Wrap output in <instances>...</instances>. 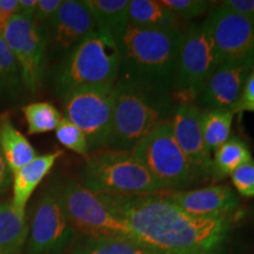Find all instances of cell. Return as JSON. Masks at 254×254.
<instances>
[{"label":"cell","instance_id":"6da1fadb","mask_svg":"<svg viewBox=\"0 0 254 254\" xmlns=\"http://www.w3.org/2000/svg\"><path fill=\"white\" fill-rule=\"evenodd\" d=\"M103 196L136 241L163 254H220L231 230L230 215L195 217L163 193Z\"/></svg>","mask_w":254,"mask_h":254},{"label":"cell","instance_id":"7a4b0ae2","mask_svg":"<svg viewBox=\"0 0 254 254\" xmlns=\"http://www.w3.org/2000/svg\"><path fill=\"white\" fill-rule=\"evenodd\" d=\"M183 33L182 30H152L129 24L118 41L117 82L173 97Z\"/></svg>","mask_w":254,"mask_h":254},{"label":"cell","instance_id":"3957f363","mask_svg":"<svg viewBox=\"0 0 254 254\" xmlns=\"http://www.w3.org/2000/svg\"><path fill=\"white\" fill-rule=\"evenodd\" d=\"M120 56L117 43L95 31L67 53L53 67V92L63 98L88 87L116 86Z\"/></svg>","mask_w":254,"mask_h":254},{"label":"cell","instance_id":"277c9868","mask_svg":"<svg viewBox=\"0 0 254 254\" xmlns=\"http://www.w3.org/2000/svg\"><path fill=\"white\" fill-rule=\"evenodd\" d=\"M173 97L117 82L114 101L112 150L131 152L173 112Z\"/></svg>","mask_w":254,"mask_h":254},{"label":"cell","instance_id":"5b68a950","mask_svg":"<svg viewBox=\"0 0 254 254\" xmlns=\"http://www.w3.org/2000/svg\"><path fill=\"white\" fill-rule=\"evenodd\" d=\"M81 184L109 195H141L163 193L151 173L132 152L112 148L87 155L81 170Z\"/></svg>","mask_w":254,"mask_h":254},{"label":"cell","instance_id":"8992f818","mask_svg":"<svg viewBox=\"0 0 254 254\" xmlns=\"http://www.w3.org/2000/svg\"><path fill=\"white\" fill-rule=\"evenodd\" d=\"M163 192L186 190L202 178L178 145L170 119L148 133L131 151Z\"/></svg>","mask_w":254,"mask_h":254},{"label":"cell","instance_id":"52a82bcc","mask_svg":"<svg viewBox=\"0 0 254 254\" xmlns=\"http://www.w3.org/2000/svg\"><path fill=\"white\" fill-rule=\"evenodd\" d=\"M53 189L62 200L73 231L81 237L134 239L126 222L111 208L103 194L88 190L75 180H66Z\"/></svg>","mask_w":254,"mask_h":254},{"label":"cell","instance_id":"ba28073f","mask_svg":"<svg viewBox=\"0 0 254 254\" xmlns=\"http://www.w3.org/2000/svg\"><path fill=\"white\" fill-rule=\"evenodd\" d=\"M220 64L211 33L202 23L184 31L178 55L173 99L194 103L200 91Z\"/></svg>","mask_w":254,"mask_h":254},{"label":"cell","instance_id":"9c48e42d","mask_svg":"<svg viewBox=\"0 0 254 254\" xmlns=\"http://www.w3.org/2000/svg\"><path fill=\"white\" fill-rule=\"evenodd\" d=\"M64 118L78 126L86 136L90 153L110 147L116 86L88 87L64 95Z\"/></svg>","mask_w":254,"mask_h":254},{"label":"cell","instance_id":"30bf717a","mask_svg":"<svg viewBox=\"0 0 254 254\" xmlns=\"http://www.w3.org/2000/svg\"><path fill=\"white\" fill-rule=\"evenodd\" d=\"M1 37L20 67L25 90L36 94L45 73L46 30L33 18L14 14L6 24Z\"/></svg>","mask_w":254,"mask_h":254},{"label":"cell","instance_id":"8fae6325","mask_svg":"<svg viewBox=\"0 0 254 254\" xmlns=\"http://www.w3.org/2000/svg\"><path fill=\"white\" fill-rule=\"evenodd\" d=\"M73 234L62 200L52 187L41 195L28 225L27 254H60Z\"/></svg>","mask_w":254,"mask_h":254},{"label":"cell","instance_id":"7c38bea8","mask_svg":"<svg viewBox=\"0 0 254 254\" xmlns=\"http://www.w3.org/2000/svg\"><path fill=\"white\" fill-rule=\"evenodd\" d=\"M204 24L211 33L220 63L254 60V19L220 4L209 12Z\"/></svg>","mask_w":254,"mask_h":254},{"label":"cell","instance_id":"4fadbf2b","mask_svg":"<svg viewBox=\"0 0 254 254\" xmlns=\"http://www.w3.org/2000/svg\"><path fill=\"white\" fill-rule=\"evenodd\" d=\"M97 31L85 0H65L46 27L47 55L62 59Z\"/></svg>","mask_w":254,"mask_h":254},{"label":"cell","instance_id":"5bb4252c","mask_svg":"<svg viewBox=\"0 0 254 254\" xmlns=\"http://www.w3.org/2000/svg\"><path fill=\"white\" fill-rule=\"evenodd\" d=\"M201 109L195 103H178L171 114L173 135L202 180L211 179L212 153L206 146L200 127Z\"/></svg>","mask_w":254,"mask_h":254},{"label":"cell","instance_id":"9a60e30c","mask_svg":"<svg viewBox=\"0 0 254 254\" xmlns=\"http://www.w3.org/2000/svg\"><path fill=\"white\" fill-rule=\"evenodd\" d=\"M253 67L254 60L219 64L200 91V104L206 109L233 111Z\"/></svg>","mask_w":254,"mask_h":254},{"label":"cell","instance_id":"2e32d148","mask_svg":"<svg viewBox=\"0 0 254 254\" xmlns=\"http://www.w3.org/2000/svg\"><path fill=\"white\" fill-rule=\"evenodd\" d=\"M163 195L195 217H224L230 215L239 206L237 193L230 186L221 184L196 190L163 192Z\"/></svg>","mask_w":254,"mask_h":254},{"label":"cell","instance_id":"e0dca14e","mask_svg":"<svg viewBox=\"0 0 254 254\" xmlns=\"http://www.w3.org/2000/svg\"><path fill=\"white\" fill-rule=\"evenodd\" d=\"M63 151L38 155L31 163L12 173V205L21 215H26V205L44 178L51 172Z\"/></svg>","mask_w":254,"mask_h":254},{"label":"cell","instance_id":"ac0fdd59","mask_svg":"<svg viewBox=\"0 0 254 254\" xmlns=\"http://www.w3.org/2000/svg\"><path fill=\"white\" fill-rule=\"evenodd\" d=\"M93 15L97 31L117 43L129 25V0H85Z\"/></svg>","mask_w":254,"mask_h":254},{"label":"cell","instance_id":"d6986e66","mask_svg":"<svg viewBox=\"0 0 254 254\" xmlns=\"http://www.w3.org/2000/svg\"><path fill=\"white\" fill-rule=\"evenodd\" d=\"M0 151L12 173L38 157L33 146L15 128L7 114L0 117Z\"/></svg>","mask_w":254,"mask_h":254},{"label":"cell","instance_id":"ffe728a7","mask_svg":"<svg viewBox=\"0 0 254 254\" xmlns=\"http://www.w3.org/2000/svg\"><path fill=\"white\" fill-rule=\"evenodd\" d=\"M129 24L152 30H180V20L160 0H129Z\"/></svg>","mask_w":254,"mask_h":254},{"label":"cell","instance_id":"44dd1931","mask_svg":"<svg viewBox=\"0 0 254 254\" xmlns=\"http://www.w3.org/2000/svg\"><path fill=\"white\" fill-rule=\"evenodd\" d=\"M71 254H163L134 239L125 237H80Z\"/></svg>","mask_w":254,"mask_h":254},{"label":"cell","instance_id":"7402d4cb","mask_svg":"<svg viewBox=\"0 0 254 254\" xmlns=\"http://www.w3.org/2000/svg\"><path fill=\"white\" fill-rule=\"evenodd\" d=\"M26 215L15 211L11 201L0 204V254H18L26 243Z\"/></svg>","mask_w":254,"mask_h":254},{"label":"cell","instance_id":"603a6c76","mask_svg":"<svg viewBox=\"0 0 254 254\" xmlns=\"http://www.w3.org/2000/svg\"><path fill=\"white\" fill-rule=\"evenodd\" d=\"M251 160L252 153L246 142L238 136H232L212 154L211 179L215 183L221 182Z\"/></svg>","mask_w":254,"mask_h":254},{"label":"cell","instance_id":"cb8c5ba5","mask_svg":"<svg viewBox=\"0 0 254 254\" xmlns=\"http://www.w3.org/2000/svg\"><path fill=\"white\" fill-rule=\"evenodd\" d=\"M26 92L13 53L0 36V104H13Z\"/></svg>","mask_w":254,"mask_h":254},{"label":"cell","instance_id":"d4e9b609","mask_svg":"<svg viewBox=\"0 0 254 254\" xmlns=\"http://www.w3.org/2000/svg\"><path fill=\"white\" fill-rule=\"evenodd\" d=\"M234 114L233 111L228 110H201L200 127L202 138L212 154L231 138Z\"/></svg>","mask_w":254,"mask_h":254},{"label":"cell","instance_id":"484cf974","mask_svg":"<svg viewBox=\"0 0 254 254\" xmlns=\"http://www.w3.org/2000/svg\"><path fill=\"white\" fill-rule=\"evenodd\" d=\"M21 111L27 123V132L30 135L56 131L63 119L60 111L49 101L25 105L21 107Z\"/></svg>","mask_w":254,"mask_h":254},{"label":"cell","instance_id":"4316f807","mask_svg":"<svg viewBox=\"0 0 254 254\" xmlns=\"http://www.w3.org/2000/svg\"><path fill=\"white\" fill-rule=\"evenodd\" d=\"M56 138L64 147L68 148L69 151L84 155V157L90 154L86 136L78 126L64 117L56 128Z\"/></svg>","mask_w":254,"mask_h":254},{"label":"cell","instance_id":"83f0119b","mask_svg":"<svg viewBox=\"0 0 254 254\" xmlns=\"http://www.w3.org/2000/svg\"><path fill=\"white\" fill-rule=\"evenodd\" d=\"M160 2L180 21L198 18L206 13L212 4H215L207 0H160Z\"/></svg>","mask_w":254,"mask_h":254},{"label":"cell","instance_id":"f1b7e54d","mask_svg":"<svg viewBox=\"0 0 254 254\" xmlns=\"http://www.w3.org/2000/svg\"><path fill=\"white\" fill-rule=\"evenodd\" d=\"M232 184L241 196L252 198L254 196V161L253 159L238 167L231 174Z\"/></svg>","mask_w":254,"mask_h":254},{"label":"cell","instance_id":"f546056e","mask_svg":"<svg viewBox=\"0 0 254 254\" xmlns=\"http://www.w3.org/2000/svg\"><path fill=\"white\" fill-rule=\"evenodd\" d=\"M63 0H38V5L34 12L33 19L46 30L51 19L55 17Z\"/></svg>","mask_w":254,"mask_h":254},{"label":"cell","instance_id":"4dcf8cb0","mask_svg":"<svg viewBox=\"0 0 254 254\" xmlns=\"http://www.w3.org/2000/svg\"><path fill=\"white\" fill-rule=\"evenodd\" d=\"M233 112H254V67L244 85L243 92Z\"/></svg>","mask_w":254,"mask_h":254},{"label":"cell","instance_id":"1f68e13d","mask_svg":"<svg viewBox=\"0 0 254 254\" xmlns=\"http://www.w3.org/2000/svg\"><path fill=\"white\" fill-rule=\"evenodd\" d=\"M221 5L237 13L254 19V0H225Z\"/></svg>","mask_w":254,"mask_h":254},{"label":"cell","instance_id":"d6a6232c","mask_svg":"<svg viewBox=\"0 0 254 254\" xmlns=\"http://www.w3.org/2000/svg\"><path fill=\"white\" fill-rule=\"evenodd\" d=\"M12 185V172L6 164L1 151H0V196L4 195L5 192Z\"/></svg>","mask_w":254,"mask_h":254},{"label":"cell","instance_id":"836d02e7","mask_svg":"<svg viewBox=\"0 0 254 254\" xmlns=\"http://www.w3.org/2000/svg\"><path fill=\"white\" fill-rule=\"evenodd\" d=\"M38 5V0H19V7L17 14L23 17L33 18Z\"/></svg>","mask_w":254,"mask_h":254}]
</instances>
